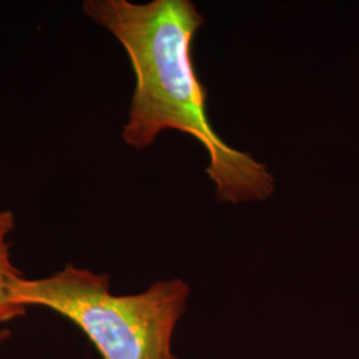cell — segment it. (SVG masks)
<instances>
[{"instance_id":"cell-3","label":"cell","mask_w":359,"mask_h":359,"mask_svg":"<svg viewBox=\"0 0 359 359\" xmlns=\"http://www.w3.org/2000/svg\"><path fill=\"white\" fill-rule=\"evenodd\" d=\"M15 231V215L13 210H0V327L8 322L25 317L27 308L18 305L11 298V283L22 277V271L13 264L11 256V234Z\"/></svg>"},{"instance_id":"cell-2","label":"cell","mask_w":359,"mask_h":359,"mask_svg":"<svg viewBox=\"0 0 359 359\" xmlns=\"http://www.w3.org/2000/svg\"><path fill=\"white\" fill-rule=\"evenodd\" d=\"M11 298L72 322L102 359H180L173 337L191 295L181 278L160 280L135 294H114L107 273L68 262L41 278H15Z\"/></svg>"},{"instance_id":"cell-1","label":"cell","mask_w":359,"mask_h":359,"mask_svg":"<svg viewBox=\"0 0 359 359\" xmlns=\"http://www.w3.org/2000/svg\"><path fill=\"white\" fill-rule=\"evenodd\" d=\"M81 10L128 55L135 90L121 137L145 149L165 130L189 135L209 156L206 173L221 203L268 200L276 191L269 169L224 142L206 111V88L193 62V41L205 18L191 0H86Z\"/></svg>"},{"instance_id":"cell-4","label":"cell","mask_w":359,"mask_h":359,"mask_svg":"<svg viewBox=\"0 0 359 359\" xmlns=\"http://www.w3.org/2000/svg\"><path fill=\"white\" fill-rule=\"evenodd\" d=\"M11 338V330L7 327H0V347Z\"/></svg>"}]
</instances>
